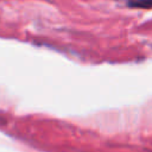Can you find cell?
I'll return each instance as SVG.
<instances>
[{"instance_id":"obj_1","label":"cell","mask_w":152,"mask_h":152,"mask_svg":"<svg viewBox=\"0 0 152 152\" xmlns=\"http://www.w3.org/2000/svg\"><path fill=\"white\" fill-rule=\"evenodd\" d=\"M128 5L131 7L151 8L152 7V0H128Z\"/></svg>"}]
</instances>
